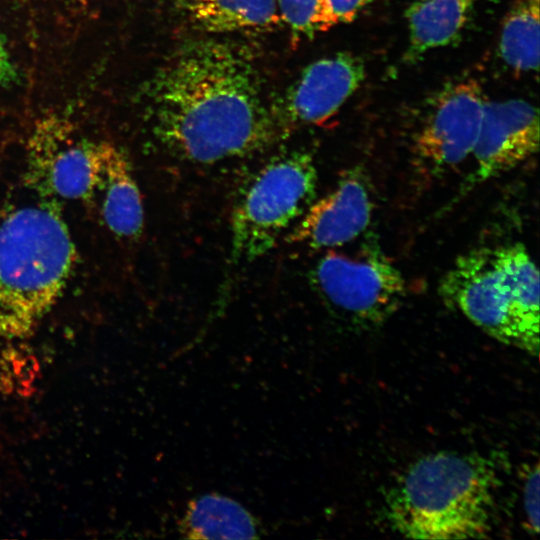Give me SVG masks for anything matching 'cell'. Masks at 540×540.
<instances>
[{
    "instance_id": "cell-1",
    "label": "cell",
    "mask_w": 540,
    "mask_h": 540,
    "mask_svg": "<svg viewBox=\"0 0 540 540\" xmlns=\"http://www.w3.org/2000/svg\"><path fill=\"white\" fill-rule=\"evenodd\" d=\"M144 93L154 136L187 162L214 164L258 153L281 133L252 55L226 40L182 44Z\"/></svg>"
},
{
    "instance_id": "cell-2",
    "label": "cell",
    "mask_w": 540,
    "mask_h": 540,
    "mask_svg": "<svg viewBox=\"0 0 540 540\" xmlns=\"http://www.w3.org/2000/svg\"><path fill=\"white\" fill-rule=\"evenodd\" d=\"M497 477L474 454L439 452L413 463L386 499L389 523L414 539L483 538L492 527Z\"/></svg>"
},
{
    "instance_id": "cell-3",
    "label": "cell",
    "mask_w": 540,
    "mask_h": 540,
    "mask_svg": "<svg viewBox=\"0 0 540 540\" xmlns=\"http://www.w3.org/2000/svg\"><path fill=\"white\" fill-rule=\"evenodd\" d=\"M438 291L491 337L538 355L539 272L523 243L481 246L460 255Z\"/></svg>"
},
{
    "instance_id": "cell-4",
    "label": "cell",
    "mask_w": 540,
    "mask_h": 540,
    "mask_svg": "<svg viewBox=\"0 0 540 540\" xmlns=\"http://www.w3.org/2000/svg\"><path fill=\"white\" fill-rule=\"evenodd\" d=\"M75 262L60 213L41 203L0 220V337H28L55 304Z\"/></svg>"
},
{
    "instance_id": "cell-5",
    "label": "cell",
    "mask_w": 540,
    "mask_h": 540,
    "mask_svg": "<svg viewBox=\"0 0 540 540\" xmlns=\"http://www.w3.org/2000/svg\"><path fill=\"white\" fill-rule=\"evenodd\" d=\"M317 167L304 149L279 152L247 181L231 215V260L250 263L270 252L316 197Z\"/></svg>"
},
{
    "instance_id": "cell-6",
    "label": "cell",
    "mask_w": 540,
    "mask_h": 540,
    "mask_svg": "<svg viewBox=\"0 0 540 540\" xmlns=\"http://www.w3.org/2000/svg\"><path fill=\"white\" fill-rule=\"evenodd\" d=\"M310 280L326 306L357 328L383 324L406 296L402 273L374 242L352 254L329 251L312 268Z\"/></svg>"
},
{
    "instance_id": "cell-7",
    "label": "cell",
    "mask_w": 540,
    "mask_h": 540,
    "mask_svg": "<svg viewBox=\"0 0 540 540\" xmlns=\"http://www.w3.org/2000/svg\"><path fill=\"white\" fill-rule=\"evenodd\" d=\"M486 99L472 78L447 85L438 94L412 140L414 165L439 177L472 154Z\"/></svg>"
},
{
    "instance_id": "cell-8",
    "label": "cell",
    "mask_w": 540,
    "mask_h": 540,
    "mask_svg": "<svg viewBox=\"0 0 540 540\" xmlns=\"http://www.w3.org/2000/svg\"><path fill=\"white\" fill-rule=\"evenodd\" d=\"M365 72L364 61L350 52L310 63L272 108L280 132L325 123L361 86Z\"/></svg>"
},
{
    "instance_id": "cell-9",
    "label": "cell",
    "mask_w": 540,
    "mask_h": 540,
    "mask_svg": "<svg viewBox=\"0 0 540 540\" xmlns=\"http://www.w3.org/2000/svg\"><path fill=\"white\" fill-rule=\"evenodd\" d=\"M539 148L538 110L522 99L487 101L472 151L475 167L459 195L515 168Z\"/></svg>"
},
{
    "instance_id": "cell-10",
    "label": "cell",
    "mask_w": 540,
    "mask_h": 540,
    "mask_svg": "<svg viewBox=\"0 0 540 540\" xmlns=\"http://www.w3.org/2000/svg\"><path fill=\"white\" fill-rule=\"evenodd\" d=\"M373 205L367 178L354 167L325 196L313 201L287 232L286 241L314 251L340 247L366 230Z\"/></svg>"
},
{
    "instance_id": "cell-11",
    "label": "cell",
    "mask_w": 540,
    "mask_h": 540,
    "mask_svg": "<svg viewBox=\"0 0 540 540\" xmlns=\"http://www.w3.org/2000/svg\"><path fill=\"white\" fill-rule=\"evenodd\" d=\"M30 149L33 170L48 191L65 199H84L94 192L100 142L75 140L65 124L48 120L36 128Z\"/></svg>"
},
{
    "instance_id": "cell-12",
    "label": "cell",
    "mask_w": 540,
    "mask_h": 540,
    "mask_svg": "<svg viewBox=\"0 0 540 540\" xmlns=\"http://www.w3.org/2000/svg\"><path fill=\"white\" fill-rule=\"evenodd\" d=\"M101 215L109 230L125 239L138 238L144 227L142 197L131 164L116 145L100 142Z\"/></svg>"
},
{
    "instance_id": "cell-13",
    "label": "cell",
    "mask_w": 540,
    "mask_h": 540,
    "mask_svg": "<svg viewBox=\"0 0 540 540\" xmlns=\"http://www.w3.org/2000/svg\"><path fill=\"white\" fill-rule=\"evenodd\" d=\"M475 0H416L406 10L408 46L406 59L456 41L474 10Z\"/></svg>"
},
{
    "instance_id": "cell-14",
    "label": "cell",
    "mask_w": 540,
    "mask_h": 540,
    "mask_svg": "<svg viewBox=\"0 0 540 540\" xmlns=\"http://www.w3.org/2000/svg\"><path fill=\"white\" fill-rule=\"evenodd\" d=\"M188 539H253L259 537L257 520L239 502L207 493L192 499L180 521Z\"/></svg>"
},
{
    "instance_id": "cell-15",
    "label": "cell",
    "mask_w": 540,
    "mask_h": 540,
    "mask_svg": "<svg viewBox=\"0 0 540 540\" xmlns=\"http://www.w3.org/2000/svg\"><path fill=\"white\" fill-rule=\"evenodd\" d=\"M197 29L224 34L267 29L280 19L276 0H176Z\"/></svg>"
},
{
    "instance_id": "cell-16",
    "label": "cell",
    "mask_w": 540,
    "mask_h": 540,
    "mask_svg": "<svg viewBox=\"0 0 540 540\" xmlns=\"http://www.w3.org/2000/svg\"><path fill=\"white\" fill-rule=\"evenodd\" d=\"M539 6V0H514L503 20L499 52L515 72L538 71Z\"/></svg>"
},
{
    "instance_id": "cell-17",
    "label": "cell",
    "mask_w": 540,
    "mask_h": 540,
    "mask_svg": "<svg viewBox=\"0 0 540 540\" xmlns=\"http://www.w3.org/2000/svg\"><path fill=\"white\" fill-rule=\"evenodd\" d=\"M322 0H276L279 17L295 40L311 38L319 32Z\"/></svg>"
},
{
    "instance_id": "cell-18",
    "label": "cell",
    "mask_w": 540,
    "mask_h": 540,
    "mask_svg": "<svg viewBox=\"0 0 540 540\" xmlns=\"http://www.w3.org/2000/svg\"><path fill=\"white\" fill-rule=\"evenodd\" d=\"M1 385L4 391L17 390L27 393L37 373V361L28 352L10 348L3 352L1 360Z\"/></svg>"
},
{
    "instance_id": "cell-19",
    "label": "cell",
    "mask_w": 540,
    "mask_h": 540,
    "mask_svg": "<svg viewBox=\"0 0 540 540\" xmlns=\"http://www.w3.org/2000/svg\"><path fill=\"white\" fill-rule=\"evenodd\" d=\"M371 0H322L319 32L352 22Z\"/></svg>"
},
{
    "instance_id": "cell-20",
    "label": "cell",
    "mask_w": 540,
    "mask_h": 540,
    "mask_svg": "<svg viewBox=\"0 0 540 540\" xmlns=\"http://www.w3.org/2000/svg\"><path fill=\"white\" fill-rule=\"evenodd\" d=\"M539 467L536 464L524 483V510L526 518L535 533L539 531Z\"/></svg>"
},
{
    "instance_id": "cell-21",
    "label": "cell",
    "mask_w": 540,
    "mask_h": 540,
    "mask_svg": "<svg viewBox=\"0 0 540 540\" xmlns=\"http://www.w3.org/2000/svg\"><path fill=\"white\" fill-rule=\"evenodd\" d=\"M16 78V69L11 60V56L0 34V85L11 84Z\"/></svg>"
}]
</instances>
